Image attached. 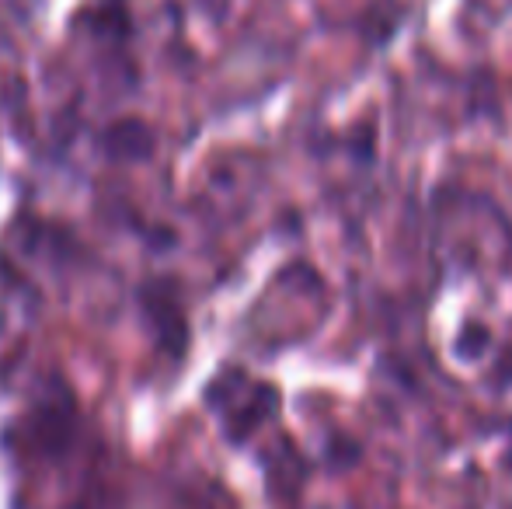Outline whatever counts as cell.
I'll list each match as a JSON object with an SVG mask.
<instances>
[{
	"instance_id": "6da1fadb",
	"label": "cell",
	"mask_w": 512,
	"mask_h": 509,
	"mask_svg": "<svg viewBox=\"0 0 512 509\" xmlns=\"http://www.w3.org/2000/svg\"><path fill=\"white\" fill-rule=\"evenodd\" d=\"M105 147H108V154H115V157H143L150 150V136L143 126L122 123L115 133L105 136Z\"/></svg>"
}]
</instances>
